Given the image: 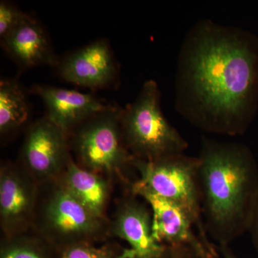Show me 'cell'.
<instances>
[{
  "label": "cell",
  "mask_w": 258,
  "mask_h": 258,
  "mask_svg": "<svg viewBox=\"0 0 258 258\" xmlns=\"http://www.w3.org/2000/svg\"><path fill=\"white\" fill-rule=\"evenodd\" d=\"M1 42L5 50L21 67L58 66L60 60L52 51L43 29L30 15L2 39Z\"/></svg>",
  "instance_id": "obj_13"
},
{
  "label": "cell",
  "mask_w": 258,
  "mask_h": 258,
  "mask_svg": "<svg viewBox=\"0 0 258 258\" xmlns=\"http://www.w3.org/2000/svg\"><path fill=\"white\" fill-rule=\"evenodd\" d=\"M249 235L251 236L252 244L256 252L258 254V202L254 212V218L252 220V225L249 230Z\"/></svg>",
  "instance_id": "obj_20"
},
{
  "label": "cell",
  "mask_w": 258,
  "mask_h": 258,
  "mask_svg": "<svg viewBox=\"0 0 258 258\" xmlns=\"http://www.w3.org/2000/svg\"><path fill=\"white\" fill-rule=\"evenodd\" d=\"M168 258H208L197 249L186 245L171 247L170 254Z\"/></svg>",
  "instance_id": "obj_19"
},
{
  "label": "cell",
  "mask_w": 258,
  "mask_h": 258,
  "mask_svg": "<svg viewBox=\"0 0 258 258\" xmlns=\"http://www.w3.org/2000/svg\"><path fill=\"white\" fill-rule=\"evenodd\" d=\"M219 252H221L223 258H240L237 257L233 252L231 251L229 246H221V247H217Z\"/></svg>",
  "instance_id": "obj_21"
},
{
  "label": "cell",
  "mask_w": 258,
  "mask_h": 258,
  "mask_svg": "<svg viewBox=\"0 0 258 258\" xmlns=\"http://www.w3.org/2000/svg\"><path fill=\"white\" fill-rule=\"evenodd\" d=\"M129 189L149 205L152 215L154 238L169 247L186 245L208 258H218V248L209 240L205 227L182 207L157 196L137 180Z\"/></svg>",
  "instance_id": "obj_7"
},
{
  "label": "cell",
  "mask_w": 258,
  "mask_h": 258,
  "mask_svg": "<svg viewBox=\"0 0 258 258\" xmlns=\"http://www.w3.org/2000/svg\"><path fill=\"white\" fill-rule=\"evenodd\" d=\"M121 112L120 107L109 105L78 125L68 137L79 166L128 186L126 172L134 169V158L123 140Z\"/></svg>",
  "instance_id": "obj_5"
},
{
  "label": "cell",
  "mask_w": 258,
  "mask_h": 258,
  "mask_svg": "<svg viewBox=\"0 0 258 258\" xmlns=\"http://www.w3.org/2000/svg\"><path fill=\"white\" fill-rule=\"evenodd\" d=\"M123 249L110 242L102 246L80 242L57 249V258H119Z\"/></svg>",
  "instance_id": "obj_17"
},
{
  "label": "cell",
  "mask_w": 258,
  "mask_h": 258,
  "mask_svg": "<svg viewBox=\"0 0 258 258\" xmlns=\"http://www.w3.org/2000/svg\"><path fill=\"white\" fill-rule=\"evenodd\" d=\"M57 181L88 210L101 218H108L107 208L113 179L81 167L71 156Z\"/></svg>",
  "instance_id": "obj_14"
},
{
  "label": "cell",
  "mask_w": 258,
  "mask_h": 258,
  "mask_svg": "<svg viewBox=\"0 0 258 258\" xmlns=\"http://www.w3.org/2000/svg\"><path fill=\"white\" fill-rule=\"evenodd\" d=\"M31 92L46 106L45 116L69 136L78 125L109 106L90 93L49 86H34Z\"/></svg>",
  "instance_id": "obj_12"
},
{
  "label": "cell",
  "mask_w": 258,
  "mask_h": 258,
  "mask_svg": "<svg viewBox=\"0 0 258 258\" xmlns=\"http://www.w3.org/2000/svg\"><path fill=\"white\" fill-rule=\"evenodd\" d=\"M39 186L32 230L56 249L80 242L99 243L112 237L110 219L97 216L57 180Z\"/></svg>",
  "instance_id": "obj_3"
},
{
  "label": "cell",
  "mask_w": 258,
  "mask_h": 258,
  "mask_svg": "<svg viewBox=\"0 0 258 258\" xmlns=\"http://www.w3.org/2000/svg\"><path fill=\"white\" fill-rule=\"evenodd\" d=\"M18 8L6 1L0 3V38L8 35L28 17Z\"/></svg>",
  "instance_id": "obj_18"
},
{
  "label": "cell",
  "mask_w": 258,
  "mask_h": 258,
  "mask_svg": "<svg viewBox=\"0 0 258 258\" xmlns=\"http://www.w3.org/2000/svg\"><path fill=\"white\" fill-rule=\"evenodd\" d=\"M199 184L208 235L218 247L249 232L258 202V164L247 146L203 137Z\"/></svg>",
  "instance_id": "obj_2"
},
{
  "label": "cell",
  "mask_w": 258,
  "mask_h": 258,
  "mask_svg": "<svg viewBox=\"0 0 258 258\" xmlns=\"http://www.w3.org/2000/svg\"><path fill=\"white\" fill-rule=\"evenodd\" d=\"M58 72L68 82L96 89L111 86L118 78V66L106 40H98L59 61Z\"/></svg>",
  "instance_id": "obj_11"
},
{
  "label": "cell",
  "mask_w": 258,
  "mask_h": 258,
  "mask_svg": "<svg viewBox=\"0 0 258 258\" xmlns=\"http://www.w3.org/2000/svg\"><path fill=\"white\" fill-rule=\"evenodd\" d=\"M161 101L158 83L148 80L136 99L122 108V134L134 159L159 160L183 154L189 147L186 139L164 116Z\"/></svg>",
  "instance_id": "obj_4"
},
{
  "label": "cell",
  "mask_w": 258,
  "mask_h": 258,
  "mask_svg": "<svg viewBox=\"0 0 258 258\" xmlns=\"http://www.w3.org/2000/svg\"><path fill=\"white\" fill-rule=\"evenodd\" d=\"M0 258H57V249L31 230L2 237Z\"/></svg>",
  "instance_id": "obj_16"
},
{
  "label": "cell",
  "mask_w": 258,
  "mask_h": 258,
  "mask_svg": "<svg viewBox=\"0 0 258 258\" xmlns=\"http://www.w3.org/2000/svg\"><path fill=\"white\" fill-rule=\"evenodd\" d=\"M110 224L112 237H118L129 245L123 249L119 258L169 257L171 247L158 242L153 235L150 208L128 186L117 203Z\"/></svg>",
  "instance_id": "obj_9"
},
{
  "label": "cell",
  "mask_w": 258,
  "mask_h": 258,
  "mask_svg": "<svg viewBox=\"0 0 258 258\" xmlns=\"http://www.w3.org/2000/svg\"><path fill=\"white\" fill-rule=\"evenodd\" d=\"M176 111L207 133L243 135L258 111V35L200 20L178 54Z\"/></svg>",
  "instance_id": "obj_1"
},
{
  "label": "cell",
  "mask_w": 258,
  "mask_h": 258,
  "mask_svg": "<svg viewBox=\"0 0 258 258\" xmlns=\"http://www.w3.org/2000/svg\"><path fill=\"white\" fill-rule=\"evenodd\" d=\"M137 179L157 196L182 207L204 227L199 184L198 157L184 154L147 161L134 159Z\"/></svg>",
  "instance_id": "obj_6"
},
{
  "label": "cell",
  "mask_w": 258,
  "mask_h": 258,
  "mask_svg": "<svg viewBox=\"0 0 258 258\" xmlns=\"http://www.w3.org/2000/svg\"><path fill=\"white\" fill-rule=\"evenodd\" d=\"M30 108L27 96L15 80L0 82V135L2 138L21 128L28 119Z\"/></svg>",
  "instance_id": "obj_15"
},
{
  "label": "cell",
  "mask_w": 258,
  "mask_h": 258,
  "mask_svg": "<svg viewBox=\"0 0 258 258\" xmlns=\"http://www.w3.org/2000/svg\"><path fill=\"white\" fill-rule=\"evenodd\" d=\"M40 186L20 164L7 161L0 166V226L3 237L32 230Z\"/></svg>",
  "instance_id": "obj_10"
},
{
  "label": "cell",
  "mask_w": 258,
  "mask_h": 258,
  "mask_svg": "<svg viewBox=\"0 0 258 258\" xmlns=\"http://www.w3.org/2000/svg\"><path fill=\"white\" fill-rule=\"evenodd\" d=\"M71 156L67 134L45 116L28 128L19 164L41 185L58 179Z\"/></svg>",
  "instance_id": "obj_8"
}]
</instances>
